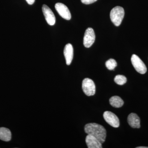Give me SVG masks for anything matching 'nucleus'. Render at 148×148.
Listing matches in <instances>:
<instances>
[{"label": "nucleus", "mask_w": 148, "mask_h": 148, "mask_svg": "<svg viewBox=\"0 0 148 148\" xmlns=\"http://www.w3.org/2000/svg\"><path fill=\"white\" fill-rule=\"evenodd\" d=\"M84 131L88 135L94 136L101 143L106 141V131L104 127L101 125L96 123H89L86 125Z\"/></svg>", "instance_id": "obj_1"}, {"label": "nucleus", "mask_w": 148, "mask_h": 148, "mask_svg": "<svg viewBox=\"0 0 148 148\" xmlns=\"http://www.w3.org/2000/svg\"><path fill=\"white\" fill-rule=\"evenodd\" d=\"M125 12L124 9L120 6H116L111 10L110 13L111 21L116 26L119 27L121 24Z\"/></svg>", "instance_id": "obj_2"}, {"label": "nucleus", "mask_w": 148, "mask_h": 148, "mask_svg": "<svg viewBox=\"0 0 148 148\" xmlns=\"http://www.w3.org/2000/svg\"><path fill=\"white\" fill-rule=\"evenodd\" d=\"M82 88L85 94L88 96H92L95 93V86L92 79L85 78L82 82Z\"/></svg>", "instance_id": "obj_3"}, {"label": "nucleus", "mask_w": 148, "mask_h": 148, "mask_svg": "<svg viewBox=\"0 0 148 148\" xmlns=\"http://www.w3.org/2000/svg\"><path fill=\"white\" fill-rule=\"evenodd\" d=\"M132 66L138 73L141 74L145 73L147 68L144 62L138 56L133 54L131 58Z\"/></svg>", "instance_id": "obj_4"}, {"label": "nucleus", "mask_w": 148, "mask_h": 148, "mask_svg": "<svg viewBox=\"0 0 148 148\" xmlns=\"http://www.w3.org/2000/svg\"><path fill=\"white\" fill-rule=\"evenodd\" d=\"M95 32L91 28H88L85 32L84 37L83 44L85 47L89 48L91 46L95 40Z\"/></svg>", "instance_id": "obj_5"}, {"label": "nucleus", "mask_w": 148, "mask_h": 148, "mask_svg": "<svg viewBox=\"0 0 148 148\" xmlns=\"http://www.w3.org/2000/svg\"><path fill=\"white\" fill-rule=\"evenodd\" d=\"M103 117L107 123L114 127H118L119 126V119L118 117L112 112L106 111L103 114Z\"/></svg>", "instance_id": "obj_6"}, {"label": "nucleus", "mask_w": 148, "mask_h": 148, "mask_svg": "<svg viewBox=\"0 0 148 148\" xmlns=\"http://www.w3.org/2000/svg\"><path fill=\"white\" fill-rule=\"evenodd\" d=\"M55 8L57 12L62 18L67 20L71 19V15L70 10L64 4L60 3H57L55 4Z\"/></svg>", "instance_id": "obj_7"}, {"label": "nucleus", "mask_w": 148, "mask_h": 148, "mask_svg": "<svg viewBox=\"0 0 148 148\" xmlns=\"http://www.w3.org/2000/svg\"><path fill=\"white\" fill-rule=\"evenodd\" d=\"M42 10L48 24L50 26L54 25L56 22V17L52 10L46 5H43Z\"/></svg>", "instance_id": "obj_8"}, {"label": "nucleus", "mask_w": 148, "mask_h": 148, "mask_svg": "<svg viewBox=\"0 0 148 148\" xmlns=\"http://www.w3.org/2000/svg\"><path fill=\"white\" fill-rule=\"evenodd\" d=\"M86 143L88 148H102V143L94 136L88 135L86 138Z\"/></svg>", "instance_id": "obj_9"}, {"label": "nucleus", "mask_w": 148, "mask_h": 148, "mask_svg": "<svg viewBox=\"0 0 148 148\" xmlns=\"http://www.w3.org/2000/svg\"><path fill=\"white\" fill-rule=\"evenodd\" d=\"M64 53L66 64L70 65L71 63L73 57V48L71 44H68L65 46Z\"/></svg>", "instance_id": "obj_10"}, {"label": "nucleus", "mask_w": 148, "mask_h": 148, "mask_svg": "<svg viewBox=\"0 0 148 148\" xmlns=\"http://www.w3.org/2000/svg\"><path fill=\"white\" fill-rule=\"evenodd\" d=\"M127 122L129 125L133 128H139L140 127V121L137 114L131 113L127 117Z\"/></svg>", "instance_id": "obj_11"}, {"label": "nucleus", "mask_w": 148, "mask_h": 148, "mask_svg": "<svg viewBox=\"0 0 148 148\" xmlns=\"http://www.w3.org/2000/svg\"><path fill=\"white\" fill-rule=\"evenodd\" d=\"M11 138V132L9 129L5 127H0V140L8 142L10 141Z\"/></svg>", "instance_id": "obj_12"}, {"label": "nucleus", "mask_w": 148, "mask_h": 148, "mask_svg": "<svg viewBox=\"0 0 148 148\" xmlns=\"http://www.w3.org/2000/svg\"><path fill=\"white\" fill-rule=\"evenodd\" d=\"M110 104L116 108L121 107L124 104V102L120 97L118 96H114L111 97L110 99Z\"/></svg>", "instance_id": "obj_13"}, {"label": "nucleus", "mask_w": 148, "mask_h": 148, "mask_svg": "<svg viewBox=\"0 0 148 148\" xmlns=\"http://www.w3.org/2000/svg\"><path fill=\"white\" fill-rule=\"evenodd\" d=\"M114 80L117 84L122 85L127 82V78L126 77L122 75H117L115 77Z\"/></svg>", "instance_id": "obj_14"}, {"label": "nucleus", "mask_w": 148, "mask_h": 148, "mask_svg": "<svg viewBox=\"0 0 148 148\" xmlns=\"http://www.w3.org/2000/svg\"><path fill=\"white\" fill-rule=\"evenodd\" d=\"M117 64L116 61L114 59L111 58L106 61V66L107 69L110 71L114 70L115 68L116 67Z\"/></svg>", "instance_id": "obj_15"}, {"label": "nucleus", "mask_w": 148, "mask_h": 148, "mask_svg": "<svg viewBox=\"0 0 148 148\" xmlns=\"http://www.w3.org/2000/svg\"><path fill=\"white\" fill-rule=\"evenodd\" d=\"M97 0H81V2L85 4L88 5L96 2Z\"/></svg>", "instance_id": "obj_16"}, {"label": "nucleus", "mask_w": 148, "mask_h": 148, "mask_svg": "<svg viewBox=\"0 0 148 148\" xmlns=\"http://www.w3.org/2000/svg\"><path fill=\"white\" fill-rule=\"evenodd\" d=\"M27 3L29 5H32L35 2V0H26Z\"/></svg>", "instance_id": "obj_17"}, {"label": "nucleus", "mask_w": 148, "mask_h": 148, "mask_svg": "<svg viewBox=\"0 0 148 148\" xmlns=\"http://www.w3.org/2000/svg\"><path fill=\"white\" fill-rule=\"evenodd\" d=\"M137 148H148V147H137Z\"/></svg>", "instance_id": "obj_18"}]
</instances>
